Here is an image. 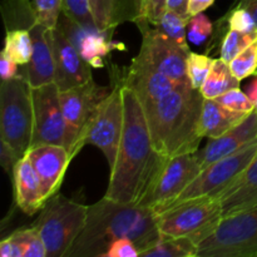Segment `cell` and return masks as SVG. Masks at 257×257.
Masks as SVG:
<instances>
[{
	"instance_id": "4fadbf2b",
	"label": "cell",
	"mask_w": 257,
	"mask_h": 257,
	"mask_svg": "<svg viewBox=\"0 0 257 257\" xmlns=\"http://www.w3.org/2000/svg\"><path fill=\"white\" fill-rule=\"evenodd\" d=\"M142 44L140 53L155 64L161 72L178 85H191L187 75V58L190 48L177 44L153 25L140 28Z\"/></svg>"
},
{
	"instance_id": "3957f363",
	"label": "cell",
	"mask_w": 257,
	"mask_h": 257,
	"mask_svg": "<svg viewBox=\"0 0 257 257\" xmlns=\"http://www.w3.org/2000/svg\"><path fill=\"white\" fill-rule=\"evenodd\" d=\"M203 95L191 85H178L162 99L143 107L156 150L166 158L196 153L201 131Z\"/></svg>"
},
{
	"instance_id": "b9f144b4",
	"label": "cell",
	"mask_w": 257,
	"mask_h": 257,
	"mask_svg": "<svg viewBox=\"0 0 257 257\" xmlns=\"http://www.w3.org/2000/svg\"><path fill=\"white\" fill-rule=\"evenodd\" d=\"M18 63L10 59L5 54L2 53L0 57V74H2V80H9L17 77L19 74V69H18Z\"/></svg>"
},
{
	"instance_id": "d6a6232c",
	"label": "cell",
	"mask_w": 257,
	"mask_h": 257,
	"mask_svg": "<svg viewBox=\"0 0 257 257\" xmlns=\"http://www.w3.org/2000/svg\"><path fill=\"white\" fill-rule=\"evenodd\" d=\"M62 13L85 29L98 30L88 0H63Z\"/></svg>"
},
{
	"instance_id": "ab89813d",
	"label": "cell",
	"mask_w": 257,
	"mask_h": 257,
	"mask_svg": "<svg viewBox=\"0 0 257 257\" xmlns=\"http://www.w3.org/2000/svg\"><path fill=\"white\" fill-rule=\"evenodd\" d=\"M0 256L2 257H24V251L12 235L0 242Z\"/></svg>"
},
{
	"instance_id": "ba28073f",
	"label": "cell",
	"mask_w": 257,
	"mask_h": 257,
	"mask_svg": "<svg viewBox=\"0 0 257 257\" xmlns=\"http://www.w3.org/2000/svg\"><path fill=\"white\" fill-rule=\"evenodd\" d=\"M109 88L100 87L93 79L85 84L60 90V104L65 122L63 146L74 158L84 147V135L97 105L110 93Z\"/></svg>"
},
{
	"instance_id": "ee69618b",
	"label": "cell",
	"mask_w": 257,
	"mask_h": 257,
	"mask_svg": "<svg viewBox=\"0 0 257 257\" xmlns=\"http://www.w3.org/2000/svg\"><path fill=\"white\" fill-rule=\"evenodd\" d=\"M188 2L190 0H168L167 9L178 13V14L182 15L186 19H190V15H188Z\"/></svg>"
},
{
	"instance_id": "cb8c5ba5",
	"label": "cell",
	"mask_w": 257,
	"mask_h": 257,
	"mask_svg": "<svg viewBox=\"0 0 257 257\" xmlns=\"http://www.w3.org/2000/svg\"><path fill=\"white\" fill-rule=\"evenodd\" d=\"M235 88H240V80L233 75L230 64L221 58L213 60L210 73L200 92L206 99H216Z\"/></svg>"
},
{
	"instance_id": "83f0119b",
	"label": "cell",
	"mask_w": 257,
	"mask_h": 257,
	"mask_svg": "<svg viewBox=\"0 0 257 257\" xmlns=\"http://www.w3.org/2000/svg\"><path fill=\"white\" fill-rule=\"evenodd\" d=\"M257 40V32L242 33L237 30H226L220 47V58L230 63L243 49Z\"/></svg>"
},
{
	"instance_id": "d590c367",
	"label": "cell",
	"mask_w": 257,
	"mask_h": 257,
	"mask_svg": "<svg viewBox=\"0 0 257 257\" xmlns=\"http://www.w3.org/2000/svg\"><path fill=\"white\" fill-rule=\"evenodd\" d=\"M213 32V24L205 13H200L188 19L187 39L195 45H201L211 37Z\"/></svg>"
},
{
	"instance_id": "836d02e7",
	"label": "cell",
	"mask_w": 257,
	"mask_h": 257,
	"mask_svg": "<svg viewBox=\"0 0 257 257\" xmlns=\"http://www.w3.org/2000/svg\"><path fill=\"white\" fill-rule=\"evenodd\" d=\"M33 7L39 24L48 29L57 28L63 12V0H33Z\"/></svg>"
},
{
	"instance_id": "603a6c76",
	"label": "cell",
	"mask_w": 257,
	"mask_h": 257,
	"mask_svg": "<svg viewBox=\"0 0 257 257\" xmlns=\"http://www.w3.org/2000/svg\"><path fill=\"white\" fill-rule=\"evenodd\" d=\"M109 33L99 30H87L78 43L77 49L80 55L92 68H102L103 58L107 57L112 49H124L123 44L109 40Z\"/></svg>"
},
{
	"instance_id": "7402d4cb",
	"label": "cell",
	"mask_w": 257,
	"mask_h": 257,
	"mask_svg": "<svg viewBox=\"0 0 257 257\" xmlns=\"http://www.w3.org/2000/svg\"><path fill=\"white\" fill-rule=\"evenodd\" d=\"M90 12L94 18L97 29L103 33H112L113 29L125 22L138 20L137 10L125 3V0H88Z\"/></svg>"
},
{
	"instance_id": "8d00e7d4",
	"label": "cell",
	"mask_w": 257,
	"mask_h": 257,
	"mask_svg": "<svg viewBox=\"0 0 257 257\" xmlns=\"http://www.w3.org/2000/svg\"><path fill=\"white\" fill-rule=\"evenodd\" d=\"M218 103L227 109L238 113H251L255 109V103L248 98L246 92L243 93L240 88H235L222 95L216 98Z\"/></svg>"
},
{
	"instance_id": "2e32d148",
	"label": "cell",
	"mask_w": 257,
	"mask_h": 257,
	"mask_svg": "<svg viewBox=\"0 0 257 257\" xmlns=\"http://www.w3.org/2000/svg\"><path fill=\"white\" fill-rule=\"evenodd\" d=\"M28 157L39 177L45 201L59 190L65 171L73 160L64 146L42 145L28 151Z\"/></svg>"
},
{
	"instance_id": "d6986e66",
	"label": "cell",
	"mask_w": 257,
	"mask_h": 257,
	"mask_svg": "<svg viewBox=\"0 0 257 257\" xmlns=\"http://www.w3.org/2000/svg\"><path fill=\"white\" fill-rule=\"evenodd\" d=\"M15 202L27 215L32 216L43 208L45 198L42 192L39 177L28 155L23 156L13 168Z\"/></svg>"
},
{
	"instance_id": "f35d334b",
	"label": "cell",
	"mask_w": 257,
	"mask_h": 257,
	"mask_svg": "<svg viewBox=\"0 0 257 257\" xmlns=\"http://www.w3.org/2000/svg\"><path fill=\"white\" fill-rule=\"evenodd\" d=\"M140 256V250L137 245L130 238H119L115 240L107 252L104 253V257H138Z\"/></svg>"
},
{
	"instance_id": "52a82bcc",
	"label": "cell",
	"mask_w": 257,
	"mask_h": 257,
	"mask_svg": "<svg viewBox=\"0 0 257 257\" xmlns=\"http://www.w3.org/2000/svg\"><path fill=\"white\" fill-rule=\"evenodd\" d=\"M221 218L222 206L218 197L192 198L156 213V223L161 235L190 237L197 246Z\"/></svg>"
},
{
	"instance_id": "e0dca14e",
	"label": "cell",
	"mask_w": 257,
	"mask_h": 257,
	"mask_svg": "<svg viewBox=\"0 0 257 257\" xmlns=\"http://www.w3.org/2000/svg\"><path fill=\"white\" fill-rule=\"evenodd\" d=\"M257 141V110L253 109L236 127L217 138H208L202 150L195 153L201 167L205 168L221 158L238 152Z\"/></svg>"
},
{
	"instance_id": "ffe728a7",
	"label": "cell",
	"mask_w": 257,
	"mask_h": 257,
	"mask_svg": "<svg viewBox=\"0 0 257 257\" xmlns=\"http://www.w3.org/2000/svg\"><path fill=\"white\" fill-rule=\"evenodd\" d=\"M218 198L222 206V217L257 205V156Z\"/></svg>"
},
{
	"instance_id": "484cf974",
	"label": "cell",
	"mask_w": 257,
	"mask_h": 257,
	"mask_svg": "<svg viewBox=\"0 0 257 257\" xmlns=\"http://www.w3.org/2000/svg\"><path fill=\"white\" fill-rule=\"evenodd\" d=\"M3 54L19 65H27L33 54V40L29 29H8Z\"/></svg>"
},
{
	"instance_id": "7c38bea8",
	"label": "cell",
	"mask_w": 257,
	"mask_h": 257,
	"mask_svg": "<svg viewBox=\"0 0 257 257\" xmlns=\"http://www.w3.org/2000/svg\"><path fill=\"white\" fill-rule=\"evenodd\" d=\"M59 88L54 82L30 87L33 103V137L30 148L64 143L65 122L60 104Z\"/></svg>"
},
{
	"instance_id": "7a4b0ae2",
	"label": "cell",
	"mask_w": 257,
	"mask_h": 257,
	"mask_svg": "<svg viewBox=\"0 0 257 257\" xmlns=\"http://www.w3.org/2000/svg\"><path fill=\"white\" fill-rule=\"evenodd\" d=\"M160 236L155 211L103 197L88 206L84 227L65 257H104L109 246L119 238L132 240L141 256Z\"/></svg>"
},
{
	"instance_id": "5bb4252c",
	"label": "cell",
	"mask_w": 257,
	"mask_h": 257,
	"mask_svg": "<svg viewBox=\"0 0 257 257\" xmlns=\"http://www.w3.org/2000/svg\"><path fill=\"white\" fill-rule=\"evenodd\" d=\"M50 40L54 58V83L59 90L78 87L93 79L90 64L83 59L79 50L60 28L50 30Z\"/></svg>"
},
{
	"instance_id": "44dd1931",
	"label": "cell",
	"mask_w": 257,
	"mask_h": 257,
	"mask_svg": "<svg viewBox=\"0 0 257 257\" xmlns=\"http://www.w3.org/2000/svg\"><path fill=\"white\" fill-rule=\"evenodd\" d=\"M250 113H238L227 109L216 99L203 100L201 131L203 137L217 138L242 122Z\"/></svg>"
},
{
	"instance_id": "9c48e42d",
	"label": "cell",
	"mask_w": 257,
	"mask_h": 257,
	"mask_svg": "<svg viewBox=\"0 0 257 257\" xmlns=\"http://www.w3.org/2000/svg\"><path fill=\"white\" fill-rule=\"evenodd\" d=\"M257 156V141L238 152L202 168L197 177L168 207L198 197H220ZM167 207V208H168ZM160 213V212H158Z\"/></svg>"
},
{
	"instance_id": "f6af8a7d",
	"label": "cell",
	"mask_w": 257,
	"mask_h": 257,
	"mask_svg": "<svg viewBox=\"0 0 257 257\" xmlns=\"http://www.w3.org/2000/svg\"><path fill=\"white\" fill-rule=\"evenodd\" d=\"M233 7L242 8V9L247 10L253 17L257 25V0H237V3Z\"/></svg>"
},
{
	"instance_id": "7bdbcfd3",
	"label": "cell",
	"mask_w": 257,
	"mask_h": 257,
	"mask_svg": "<svg viewBox=\"0 0 257 257\" xmlns=\"http://www.w3.org/2000/svg\"><path fill=\"white\" fill-rule=\"evenodd\" d=\"M215 0H190L188 2V15L193 17L196 14L203 13L206 9L213 5Z\"/></svg>"
},
{
	"instance_id": "f1b7e54d",
	"label": "cell",
	"mask_w": 257,
	"mask_h": 257,
	"mask_svg": "<svg viewBox=\"0 0 257 257\" xmlns=\"http://www.w3.org/2000/svg\"><path fill=\"white\" fill-rule=\"evenodd\" d=\"M187 23L188 19L178 13L167 9L158 24V29L162 30L168 38L175 40L177 44L188 48L187 44Z\"/></svg>"
},
{
	"instance_id": "9a60e30c",
	"label": "cell",
	"mask_w": 257,
	"mask_h": 257,
	"mask_svg": "<svg viewBox=\"0 0 257 257\" xmlns=\"http://www.w3.org/2000/svg\"><path fill=\"white\" fill-rule=\"evenodd\" d=\"M120 83L135 92L143 107L162 99L178 87V84L163 74L142 53H138L133 58L125 78Z\"/></svg>"
},
{
	"instance_id": "4316f807",
	"label": "cell",
	"mask_w": 257,
	"mask_h": 257,
	"mask_svg": "<svg viewBox=\"0 0 257 257\" xmlns=\"http://www.w3.org/2000/svg\"><path fill=\"white\" fill-rule=\"evenodd\" d=\"M3 17L8 29H29L35 22L34 7L29 0H4L2 7Z\"/></svg>"
},
{
	"instance_id": "d4e9b609",
	"label": "cell",
	"mask_w": 257,
	"mask_h": 257,
	"mask_svg": "<svg viewBox=\"0 0 257 257\" xmlns=\"http://www.w3.org/2000/svg\"><path fill=\"white\" fill-rule=\"evenodd\" d=\"M198 246L190 237H170L161 235L142 257H197Z\"/></svg>"
},
{
	"instance_id": "bcb514c9",
	"label": "cell",
	"mask_w": 257,
	"mask_h": 257,
	"mask_svg": "<svg viewBox=\"0 0 257 257\" xmlns=\"http://www.w3.org/2000/svg\"><path fill=\"white\" fill-rule=\"evenodd\" d=\"M246 94H247L248 98H250V99L256 104V102H257V75L253 78L252 80H251V83L247 85V88H246Z\"/></svg>"
},
{
	"instance_id": "74e56055",
	"label": "cell",
	"mask_w": 257,
	"mask_h": 257,
	"mask_svg": "<svg viewBox=\"0 0 257 257\" xmlns=\"http://www.w3.org/2000/svg\"><path fill=\"white\" fill-rule=\"evenodd\" d=\"M225 20L227 22V30L232 29L242 33L257 32V25L253 17L242 8H231Z\"/></svg>"
},
{
	"instance_id": "6da1fadb",
	"label": "cell",
	"mask_w": 257,
	"mask_h": 257,
	"mask_svg": "<svg viewBox=\"0 0 257 257\" xmlns=\"http://www.w3.org/2000/svg\"><path fill=\"white\" fill-rule=\"evenodd\" d=\"M120 93L124 124L104 197L140 205L168 158L163 157L153 146L145 109L135 92L122 84Z\"/></svg>"
},
{
	"instance_id": "f546056e",
	"label": "cell",
	"mask_w": 257,
	"mask_h": 257,
	"mask_svg": "<svg viewBox=\"0 0 257 257\" xmlns=\"http://www.w3.org/2000/svg\"><path fill=\"white\" fill-rule=\"evenodd\" d=\"M213 60H215L213 58L206 54L190 52L187 58V75L191 87L198 90L201 89L208 73H210Z\"/></svg>"
},
{
	"instance_id": "8992f818",
	"label": "cell",
	"mask_w": 257,
	"mask_h": 257,
	"mask_svg": "<svg viewBox=\"0 0 257 257\" xmlns=\"http://www.w3.org/2000/svg\"><path fill=\"white\" fill-rule=\"evenodd\" d=\"M197 257H257V205L221 218L198 243Z\"/></svg>"
},
{
	"instance_id": "8fae6325",
	"label": "cell",
	"mask_w": 257,
	"mask_h": 257,
	"mask_svg": "<svg viewBox=\"0 0 257 257\" xmlns=\"http://www.w3.org/2000/svg\"><path fill=\"white\" fill-rule=\"evenodd\" d=\"M201 170L195 153L168 158L140 205L151 208L155 213L162 212L197 177Z\"/></svg>"
},
{
	"instance_id": "e575fe53",
	"label": "cell",
	"mask_w": 257,
	"mask_h": 257,
	"mask_svg": "<svg viewBox=\"0 0 257 257\" xmlns=\"http://www.w3.org/2000/svg\"><path fill=\"white\" fill-rule=\"evenodd\" d=\"M168 0H141L140 18L136 22L138 28L145 25L158 27L163 14L167 10Z\"/></svg>"
},
{
	"instance_id": "1f68e13d",
	"label": "cell",
	"mask_w": 257,
	"mask_h": 257,
	"mask_svg": "<svg viewBox=\"0 0 257 257\" xmlns=\"http://www.w3.org/2000/svg\"><path fill=\"white\" fill-rule=\"evenodd\" d=\"M12 237H14L23 247L24 257H47L44 242L34 226L15 231L12 233Z\"/></svg>"
},
{
	"instance_id": "ac0fdd59",
	"label": "cell",
	"mask_w": 257,
	"mask_h": 257,
	"mask_svg": "<svg viewBox=\"0 0 257 257\" xmlns=\"http://www.w3.org/2000/svg\"><path fill=\"white\" fill-rule=\"evenodd\" d=\"M50 30L35 22L29 28L33 40L32 59L23 67L30 87H40L54 82V58H53Z\"/></svg>"
},
{
	"instance_id": "30bf717a",
	"label": "cell",
	"mask_w": 257,
	"mask_h": 257,
	"mask_svg": "<svg viewBox=\"0 0 257 257\" xmlns=\"http://www.w3.org/2000/svg\"><path fill=\"white\" fill-rule=\"evenodd\" d=\"M120 85L112 88L109 94L97 105L84 135V145L95 146L107 158L112 170L117 158L124 124V107Z\"/></svg>"
},
{
	"instance_id": "4dcf8cb0",
	"label": "cell",
	"mask_w": 257,
	"mask_h": 257,
	"mask_svg": "<svg viewBox=\"0 0 257 257\" xmlns=\"http://www.w3.org/2000/svg\"><path fill=\"white\" fill-rule=\"evenodd\" d=\"M233 75L238 80L246 79L257 73V40L236 55L230 63Z\"/></svg>"
},
{
	"instance_id": "5b68a950",
	"label": "cell",
	"mask_w": 257,
	"mask_h": 257,
	"mask_svg": "<svg viewBox=\"0 0 257 257\" xmlns=\"http://www.w3.org/2000/svg\"><path fill=\"white\" fill-rule=\"evenodd\" d=\"M33 103L24 69L0 85V141L23 157L32 146Z\"/></svg>"
},
{
	"instance_id": "277c9868",
	"label": "cell",
	"mask_w": 257,
	"mask_h": 257,
	"mask_svg": "<svg viewBox=\"0 0 257 257\" xmlns=\"http://www.w3.org/2000/svg\"><path fill=\"white\" fill-rule=\"evenodd\" d=\"M87 213L88 206L63 195L55 193L45 201L32 226L44 242L47 257H65L84 227Z\"/></svg>"
},
{
	"instance_id": "60d3db41",
	"label": "cell",
	"mask_w": 257,
	"mask_h": 257,
	"mask_svg": "<svg viewBox=\"0 0 257 257\" xmlns=\"http://www.w3.org/2000/svg\"><path fill=\"white\" fill-rule=\"evenodd\" d=\"M20 158L22 157H19V155H18L9 145H7V143L2 141V147H0V161H2V166L4 167V170L7 171V172H10V170L13 171V168H14V166L17 165V162Z\"/></svg>"
}]
</instances>
